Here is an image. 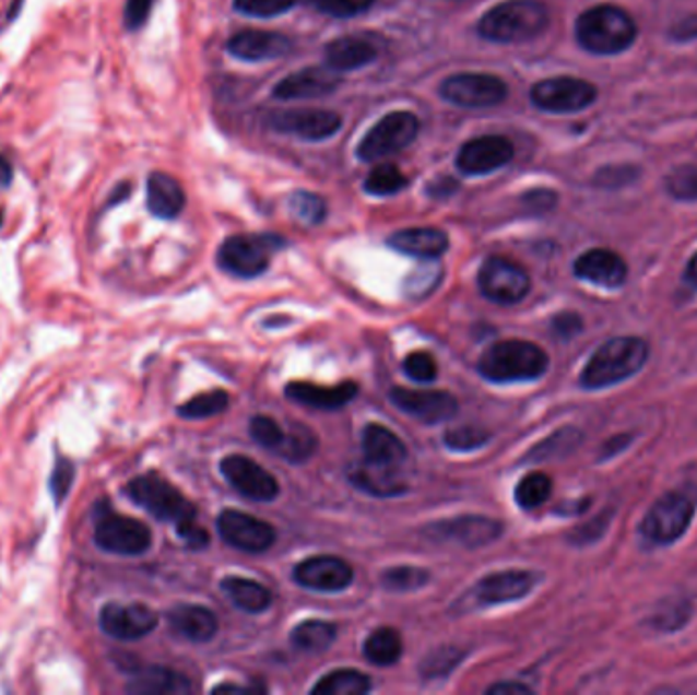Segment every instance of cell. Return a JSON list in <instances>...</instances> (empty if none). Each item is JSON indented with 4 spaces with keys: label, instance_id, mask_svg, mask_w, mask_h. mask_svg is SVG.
Here are the masks:
<instances>
[{
    "label": "cell",
    "instance_id": "obj_50",
    "mask_svg": "<svg viewBox=\"0 0 697 695\" xmlns=\"http://www.w3.org/2000/svg\"><path fill=\"white\" fill-rule=\"evenodd\" d=\"M296 0H235V9L247 16H259V19H270V16L284 15Z\"/></svg>",
    "mask_w": 697,
    "mask_h": 695
},
{
    "label": "cell",
    "instance_id": "obj_15",
    "mask_svg": "<svg viewBox=\"0 0 697 695\" xmlns=\"http://www.w3.org/2000/svg\"><path fill=\"white\" fill-rule=\"evenodd\" d=\"M515 157V145L501 136L475 137L461 145L457 167L465 176H485L508 166Z\"/></svg>",
    "mask_w": 697,
    "mask_h": 695
},
{
    "label": "cell",
    "instance_id": "obj_24",
    "mask_svg": "<svg viewBox=\"0 0 697 695\" xmlns=\"http://www.w3.org/2000/svg\"><path fill=\"white\" fill-rule=\"evenodd\" d=\"M574 272L577 278L591 282L595 286L614 290V287L624 286L628 278V266L616 251L590 249L577 258Z\"/></svg>",
    "mask_w": 697,
    "mask_h": 695
},
{
    "label": "cell",
    "instance_id": "obj_38",
    "mask_svg": "<svg viewBox=\"0 0 697 695\" xmlns=\"http://www.w3.org/2000/svg\"><path fill=\"white\" fill-rule=\"evenodd\" d=\"M406 176L394 164H379L365 178V192L371 197H394L406 188Z\"/></svg>",
    "mask_w": 697,
    "mask_h": 695
},
{
    "label": "cell",
    "instance_id": "obj_18",
    "mask_svg": "<svg viewBox=\"0 0 697 695\" xmlns=\"http://www.w3.org/2000/svg\"><path fill=\"white\" fill-rule=\"evenodd\" d=\"M157 614L145 604H107L101 610L98 624L105 635L115 640H139L152 635L157 626Z\"/></svg>",
    "mask_w": 697,
    "mask_h": 695
},
{
    "label": "cell",
    "instance_id": "obj_52",
    "mask_svg": "<svg viewBox=\"0 0 697 695\" xmlns=\"http://www.w3.org/2000/svg\"><path fill=\"white\" fill-rule=\"evenodd\" d=\"M74 475H76V469L72 466V461L60 457L54 473H51V480H49V492L56 499V504H61L68 496L72 482H74Z\"/></svg>",
    "mask_w": 697,
    "mask_h": 695
},
{
    "label": "cell",
    "instance_id": "obj_25",
    "mask_svg": "<svg viewBox=\"0 0 697 695\" xmlns=\"http://www.w3.org/2000/svg\"><path fill=\"white\" fill-rule=\"evenodd\" d=\"M357 384L355 381H343L333 388L327 386H315L308 381H292L286 388V396L290 400L319 410H336L347 407L349 402L357 396Z\"/></svg>",
    "mask_w": 697,
    "mask_h": 695
},
{
    "label": "cell",
    "instance_id": "obj_32",
    "mask_svg": "<svg viewBox=\"0 0 697 695\" xmlns=\"http://www.w3.org/2000/svg\"><path fill=\"white\" fill-rule=\"evenodd\" d=\"M378 58L376 47L359 37H339L324 49L327 66L334 72L359 70Z\"/></svg>",
    "mask_w": 697,
    "mask_h": 695
},
{
    "label": "cell",
    "instance_id": "obj_45",
    "mask_svg": "<svg viewBox=\"0 0 697 695\" xmlns=\"http://www.w3.org/2000/svg\"><path fill=\"white\" fill-rule=\"evenodd\" d=\"M463 659V650L453 649V647H445V649L435 650L426 657L421 665V673L426 680H435V678H445L449 675L459 661Z\"/></svg>",
    "mask_w": 697,
    "mask_h": 695
},
{
    "label": "cell",
    "instance_id": "obj_46",
    "mask_svg": "<svg viewBox=\"0 0 697 695\" xmlns=\"http://www.w3.org/2000/svg\"><path fill=\"white\" fill-rule=\"evenodd\" d=\"M668 192L675 200L696 202L697 166L675 167L668 176Z\"/></svg>",
    "mask_w": 697,
    "mask_h": 695
},
{
    "label": "cell",
    "instance_id": "obj_27",
    "mask_svg": "<svg viewBox=\"0 0 697 695\" xmlns=\"http://www.w3.org/2000/svg\"><path fill=\"white\" fill-rule=\"evenodd\" d=\"M167 620L172 631L190 643H209L218 631L216 616L204 605H176Z\"/></svg>",
    "mask_w": 697,
    "mask_h": 695
},
{
    "label": "cell",
    "instance_id": "obj_42",
    "mask_svg": "<svg viewBox=\"0 0 697 695\" xmlns=\"http://www.w3.org/2000/svg\"><path fill=\"white\" fill-rule=\"evenodd\" d=\"M288 207L292 216L308 227L320 225L327 216V202L319 195H312V192H304V190L294 192L290 197Z\"/></svg>",
    "mask_w": 697,
    "mask_h": 695
},
{
    "label": "cell",
    "instance_id": "obj_23",
    "mask_svg": "<svg viewBox=\"0 0 697 695\" xmlns=\"http://www.w3.org/2000/svg\"><path fill=\"white\" fill-rule=\"evenodd\" d=\"M227 49L237 60H275L288 54L292 42L286 35L273 31H239L228 39Z\"/></svg>",
    "mask_w": 697,
    "mask_h": 695
},
{
    "label": "cell",
    "instance_id": "obj_47",
    "mask_svg": "<svg viewBox=\"0 0 697 695\" xmlns=\"http://www.w3.org/2000/svg\"><path fill=\"white\" fill-rule=\"evenodd\" d=\"M492 435L484 431V428H477V426H457L447 431L445 435V445L453 451H473V449H480L489 443Z\"/></svg>",
    "mask_w": 697,
    "mask_h": 695
},
{
    "label": "cell",
    "instance_id": "obj_5",
    "mask_svg": "<svg viewBox=\"0 0 697 695\" xmlns=\"http://www.w3.org/2000/svg\"><path fill=\"white\" fill-rule=\"evenodd\" d=\"M127 496L157 520L174 522L176 527L197 520L194 504L160 473H145L131 480L127 485Z\"/></svg>",
    "mask_w": 697,
    "mask_h": 695
},
{
    "label": "cell",
    "instance_id": "obj_57",
    "mask_svg": "<svg viewBox=\"0 0 697 695\" xmlns=\"http://www.w3.org/2000/svg\"><path fill=\"white\" fill-rule=\"evenodd\" d=\"M553 327H555V333L563 337V339H571L574 334L581 331L583 325H581V318L571 313V315H559V317L555 318Z\"/></svg>",
    "mask_w": 697,
    "mask_h": 695
},
{
    "label": "cell",
    "instance_id": "obj_11",
    "mask_svg": "<svg viewBox=\"0 0 697 695\" xmlns=\"http://www.w3.org/2000/svg\"><path fill=\"white\" fill-rule=\"evenodd\" d=\"M598 98V89L579 78L557 76L546 78L532 86V105L545 113L565 115L577 113L593 105Z\"/></svg>",
    "mask_w": 697,
    "mask_h": 695
},
{
    "label": "cell",
    "instance_id": "obj_2",
    "mask_svg": "<svg viewBox=\"0 0 697 695\" xmlns=\"http://www.w3.org/2000/svg\"><path fill=\"white\" fill-rule=\"evenodd\" d=\"M649 360V343L638 337L610 339L598 349L581 372V386L590 390L610 388L633 378Z\"/></svg>",
    "mask_w": 697,
    "mask_h": 695
},
{
    "label": "cell",
    "instance_id": "obj_41",
    "mask_svg": "<svg viewBox=\"0 0 697 695\" xmlns=\"http://www.w3.org/2000/svg\"><path fill=\"white\" fill-rule=\"evenodd\" d=\"M228 407V393L225 390H211V392L198 393L192 400H188L178 409L182 419L198 421V419H211Z\"/></svg>",
    "mask_w": 697,
    "mask_h": 695
},
{
    "label": "cell",
    "instance_id": "obj_48",
    "mask_svg": "<svg viewBox=\"0 0 697 695\" xmlns=\"http://www.w3.org/2000/svg\"><path fill=\"white\" fill-rule=\"evenodd\" d=\"M249 433L256 443H259L261 447L265 449H272L273 453H277L284 435H286V428H282L280 424L273 421L272 416H253L251 423H249Z\"/></svg>",
    "mask_w": 697,
    "mask_h": 695
},
{
    "label": "cell",
    "instance_id": "obj_10",
    "mask_svg": "<svg viewBox=\"0 0 697 695\" xmlns=\"http://www.w3.org/2000/svg\"><path fill=\"white\" fill-rule=\"evenodd\" d=\"M477 284L487 301L512 306L522 303L531 292V275L512 259L487 258L477 273Z\"/></svg>",
    "mask_w": 697,
    "mask_h": 695
},
{
    "label": "cell",
    "instance_id": "obj_4",
    "mask_svg": "<svg viewBox=\"0 0 697 695\" xmlns=\"http://www.w3.org/2000/svg\"><path fill=\"white\" fill-rule=\"evenodd\" d=\"M477 369L485 379L496 384L531 381L545 376L548 369V355L545 349L531 341H498L487 348L477 363Z\"/></svg>",
    "mask_w": 697,
    "mask_h": 695
},
{
    "label": "cell",
    "instance_id": "obj_55",
    "mask_svg": "<svg viewBox=\"0 0 697 695\" xmlns=\"http://www.w3.org/2000/svg\"><path fill=\"white\" fill-rule=\"evenodd\" d=\"M176 530H178V537L182 539L184 543L188 544L190 549H194V551H200V549H204L206 544L211 543L209 532L202 529L197 520L184 522L180 527H176Z\"/></svg>",
    "mask_w": 697,
    "mask_h": 695
},
{
    "label": "cell",
    "instance_id": "obj_56",
    "mask_svg": "<svg viewBox=\"0 0 697 695\" xmlns=\"http://www.w3.org/2000/svg\"><path fill=\"white\" fill-rule=\"evenodd\" d=\"M610 518H612V516L600 515V518H595L590 525L577 529L576 532H574V543L586 544L595 541V539H600V537L604 534V530H606Z\"/></svg>",
    "mask_w": 697,
    "mask_h": 695
},
{
    "label": "cell",
    "instance_id": "obj_60",
    "mask_svg": "<svg viewBox=\"0 0 697 695\" xmlns=\"http://www.w3.org/2000/svg\"><path fill=\"white\" fill-rule=\"evenodd\" d=\"M13 181V164L0 153V188H9Z\"/></svg>",
    "mask_w": 697,
    "mask_h": 695
},
{
    "label": "cell",
    "instance_id": "obj_36",
    "mask_svg": "<svg viewBox=\"0 0 697 695\" xmlns=\"http://www.w3.org/2000/svg\"><path fill=\"white\" fill-rule=\"evenodd\" d=\"M292 645L306 652H322L329 649L336 638V626L324 620H306L292 631Z\"/></svg>",
    "mask_w": 697,
    "mask_h": 695
},
{
    "label": "cell",
    "instance_id": "obj_7",
    "mask_svg": "<svg viewBox=\"0 0 697 695\" xmlns=\"http://www.w3.org/2000/svg\"><path fill=\"white\" fill-rule=\"evenodd\" d=\"M421 121L414 113L395 110L379 119L357 145V157L362 162H378L406 150L418 137Z\"/></svg>",
    "mask_w": 697,
    "mask_h": 695
},
{
    "label": "cell",
    "instance_id": "obj_54",
    "mask_svg": "<svg viewBox=\"0 0 697 695\" xmlns=\"http://www.w3.org/2000/svg\"><path fill=\"white\" fill-rule=\"evenodd\" d=\"M153 4H155V0H127L125 11H122L125 30H141L147 23L150 15H152Z\"/></svg>",
    "mask_w": 697,
    "mask_h": 695
},
{
    "label": "cell",
    "instance_id": "obj_6",
    "mask_svg": "<svg viewBox=\"0 0 697 695\" xmlns=\"http://www.w3.org/2000/svg\"><path fill=\"white\" fill-rule=\"evenodd\" d=\"M153 537L152 530L131 516H122L108 506H101L94 520V544L113 555L135 557L150 551Z\"/></svg>",
    "mask_w": 697,
    "mask_h": 695
},
{
    "label": "cell",
    "instance_id": "obj_61",
    "mask_svg": "<svg viewBox=\"0 0 697 695\" xmlns=\"http://www.w3.org/2000/svg\"><path fill=\"white\" fill-rule=\"evenodd\" d=\"M685 280L697 287V254L694 258L689 259L687 263V270H685Z\"/></svg>",
    "mask_w": 697,
    "mask_h": 695
},
{
    "label": "cell",
    "instance_id": "obj_51",
    "mask_svg": "<svg viewBox=\"0 0 697 695\" xmlns=\"http://www.w3.org/2000/svg\"><path fill=\"white\" fill-rule=\"evenodd\" d=\"M308 2L324 15L349 19V16L365 13L376 0H308Z\"/></svg>",
    "mask_w": 697,
    "mask_h": 695
},
{
    "label": "cell",
    "instance_id": "obj_1",
    "mask_svg": "<svg viewBox=\"0 0 697 695\" xmlns=\"http://www.w3.org/2000/svg\"><path fill=\"white\" fill-rule=\"evenodd\" d=\"M637 23L621 7L598 4L576 23L577 44L593 56H616L637 42Z\"/></svg>",
    "mask_w": 697,
    "mask_h": 695
},
{
    "label": "cell",
    "instance_id": "obj_30",
    "mask_svg": "<svg viewBox=\"0 0 697 695\" xmlns=\"http://www.w3.org/2000/svg\"><path fill=\"white\" fill-rule=\"evenodd\" d=\"M186 207V195L180 181L166 172H153L147 178V209L157 219H176Z\"/></svg>",
    "mask_w": 697,
    "mask_h": 695
},
{
    "label": "cell",
    "instance_id": "obj_40",
    "mask_svg": "<svg viewBox=\"0 0 697 695\" xmlns=\"http://www.w3.org/2000/svg\"><path fill=\"white\" fill-rule=\"evenodd\" d=\"M553 494V482L543 471H532L516 485V502L524 510H534L543 506Z\"/></svg>",
    "mask_w": 697,
    "mask_h": 695
},
{
    "label": "cell",
    "instance_id": "obj_59",
    "mask_svg": "<svg viewBox=\"0 0 697 695\" xmlns=\"http://www.w3.org/2000/svg\"><path fill=\"white\" fill-rule=\"evenodd\" d=\"M555 198L557 197L553 192H548V190H536V192L527 195L524 202L529 207H539V211H546V209H551L555 204Z\"/></svg>",
    "mask_w": 697,
    "mask_h": 695
},
{
    "label": "cell",
    "instance_id": "obj_49",
    "mask_svg": "<svg viewBox=\"0 0 697 695\" xmlns=\"http://www.w3.org/2000/svg\"><path fill=\"white\" fill-rule=\"evenodd\" d=\"M404 374L410 379L418 381V384H430L437 379V360L426 353V351H416V353H410L409 357L404 360Z\"/></svg>",
    "mask_w": 697,
    "mask_h": 695
},
{
    "label": "cell",
    "instance_id": "obj_14",
    "mask_svg": "<svg viewBox=\"0 0 697 695\" xmlns=\"http://www.w3.org/2000/svg\"><path fill=\"white\" fill-rule=\"evenodd\" d=\"M501 522L489 516H459L426 527V537L439 543H453L465 549H480L500 539Z\"/></svg>",
    "mask_w": 697,
    "mask_h": 695
},
{
    "label": "cell",
    "instance_id": "obj_62",
    "mask_svg": "<svg viewBox=\"0 0 697 695\" xmlns=\"http://www.w3.org/2000/svg\"><path fill=\"white\" fill-rule=\"evenodd\" d=\"M0 227H2V211H0Z\"/></svg>",
    "mask_w": 697,
    "mask_h": 695
},
{
    "label": "cell",
    "instance_id": "obj_33",
    "mask_svg": "<svg viewBox=\"0 0 697 695\" xmlns=\"http://www.w3.org/2000/svg\"><path fill=\"white\" fill-rule=\"evenodd\" d=\"M223 591L233 604L249 614H259L272 605V591L253 579L227 577L223 581Z\"/></svg>",
    "mask_w": 697,
    "mask_h": 695
},
{
    "label": "cell",
    "instance_id": "obj_9",
    "mask_svg": "<svg viewBox=\"0 0 697 695\" xmlns=\"http://www.w3.org/2000/svg\"><path fill=\"white\" fill-rule=\"evenodd\" d=\"M696 515L694 499L683 492H669L657 499L645 516L640 530L654 544H671L680 541L689 529Z\"/></svg>",
    "mask_w": 697,
    "mask_h": 695
},
{
    "label": "cell",
    "instance_id": "obj_29",
    "mask_svg": "<svg viewBox=\"0 0 697 695\" xmlns=\"http://www.w3.org/2000/svg\"><path fill=\"white\" fill-rule=\"evenodd\" d=\"M349 480L359 490H364L371 496H378V498H392V496L404 494L409 490L404 480H400L398 468L376 466V463H369L365 459L362 463L351 468Z\"/></svg>",
    "mask_w": 697,
    "mask_h": 695
},
{
    "label": "cell",
    "instance_id": "obj_44",
    "mask_svg": "<svg viewBox=\"0 0 697 695\" xmlns=\"http://www.w3.org/2000/svg\"><path fill=\"white\" fill-rule=\"evenodd\" d=\"M428 577L423 567H392L381 574V586L390 591L418 590L428 584Z\"/></svg>",
    "mask_w": 697,
    "mask_h": 695
},
{
    "label": "cell",
    "instance_id": "obj_3",
    "mask_svg": "<svg viewBox=\"0 0 697 695\" xmlns=\"http://www.w3.org/2000/svg\"><path fill=\"white\" fill-rule=\"evenodd\" d=\"M548 27V11L539 0H506L477 23L480 35L494 44H524Z\"/></svg>",
    "mask_w": 697,
    "mask_h": 695
},
{
    "label": "cell",
    "instance_id": "obj_13",
    "mask_svg": "<svg viewBox=\"0 0 697 695\" xmlns=\"http://www.w3.org/2000/svg\"><path fill=\"white\" fill-rule=\"evenodd\" d=\"M268 127L284 136L300 137L304 141H324L341 129V117L324 108H292L273 110Z\"/></svg>",
    "mask_w": 697,
    "mask_h": 695
},
{
    "label": "cell",
    "instance_id": "obj_39",
    "mask_svg": "<svg viewBox=\"0 0 697 695\" xmlns=\"http://www.w3.org/2000/svg\"><path fill=\"white\" fill-rule=\"evenodd\" d=\"M319 440L315 437V433L310 428H306L304 424H292L284 440L277 449V455H282L284 459H288L292 463H303L306 459H310L317 451Z\"/></svg>",
    "mask_w": 697,
    "mask_h": 695
},
{
    "label": "cell",
    "instance_id": "obj_35",
    "mask_svg": "<svg viewBox=\"0 0 697 695\" xmlns=\"http://www.w3.org/2000/svg\"><path fill=\"white\" fill-rule=\"evenodd\" d=\"M371 690L369 678L357 669H336L312 687L315 695H364Z\"/></svg>",
    "mask_w": 697,
    "mask_h": 695
},
{
    "label": "cell",
    "instance_id": "obj_37",
    "mask_svg": "<svg viewBox=\"0 0 697 695\" xmlns=\"http://www.w3.org/2000/svg\"><path fill=\"white\" fill-rule=\"evenodd\" d=\"M692 614H694L692 600L683 596H673L654 608L651 616L652 628L661 633H677L689 622Z\"/></svg>",
    "mask_w": 697,
    "mask_h": 695
},
{
    "label": "cell",
    "instance_id": "obj_53",
    "mask_svg": "<svg viewBox=\"0 0 697 695\" xmlns=\"http://www.w3.org/2000/svg\"><path fill=\"white\" fill-rule=\"evenodd\" d=\"M440 280V268L435 266H423L406 280V294L410 298H423L433 287L437 286Z\"/></svg>",
    "mask_w": 697,
    "mask_h": 695
},
{
    "label": "cell",
    "instance_id": "obj_31",
    "mask_svg": "<svg viewBox=\"0 0 697 695\" xmlns=\"http://www.w3.org/2000/svg\"><path fill=\"white\" fill-rule=\"evenodd\" d=\"M127 692L137 695H184L192 692V685L188 678L174 669L147 667L129 681Z\"/></svg>",
    "mask_w": 697,
    "mask_h": 695
},
{
    "label": "cell",
    "instance_id": "obj_8",
    "mask_svg": "<svg viewBox=\"0 0 697 695\" xmlns=\"http://www.w3.org/2000/svg\"><path fill=\"white\" fill-rule=\"evenodd\" d=\"M280 247L282 239L272 235H235L221 245L216 261L237 278H258L270 268L272 254Z\"/></svg>",
    "mask_w": 697,
    "mask_h": 695
},
{
    "label": "cell",
    "instance_id": "obj_16",
    "mask_svg": "<svg viewBox=\"0 0 697 695\" xmlns=\"http://www.w3.org/2000/svg\"><path fill=\"white\" fill-rule=\"evenodd\" d=\"M216 527L225 543L245 553H265L275 543V529L270 522L239 510H225Z\"/></svg>",
    "mask_w": 697,
    "mask_h": 695
},
{
    "label": "cell",
    "instance_id": "obj_19",
    "mask_svg": "<svg viewBox=\"0 0 697 695\" xmlns=\"http://www.w3.org/2000/svg\"><path fill=\"white\" fill-rule=\"evenodd\" d=\"M541 575L522 569H508L498 574L485 575L475 584L470 596L475 605H500L522 600L539 584Z\"/></svg>",
    "mask_w": 697,
    "mask_h": 695
},
{
    "label": "cell",
    "instance_id": "obj_28",
    "mask_svg": "<svg viewBox=\"0 0 697 695\" xmlns=\"http://www.w3.org/2000/svg\"><path fill=\"white\" fill-rule=\"evenodd\" d=\"M364 459L376 466L398 468L406 459V445L390 428L381 424L369 423L364 428Z\"/></svg>",
    "mask_w": 697,
    "mask_h": 695
},
{
    "label": "cell",
    "instance_id": "obj_20",
    "mask_svg": "<svg viewBox=\"0 0 697 695\" xmlns=\"http://www.w3.org/2000/svg\"><path fill=\"white\" fill-rule=\"evenodd\" d=\"M395 409L426 424H439L453 419L459 410L456 396L440 390H409L394 388L390 392Z\"/></svg>",
    "mask_w": 697,
    "mask_h": 695
},
{
    "label": "cell",
    "instance_id": "obj_12",
    "mask_svg": "<svg viewBox=\"0 0 697 695\" xmlns=\"http://www.w3.org/2000/svg\"><path fill=\"white\" fill-rule=\"evenodd\" d=\"M442 101L463 108H489L508 96L504 80L492 74H456L440 84Z\"/></svg>",
    "mask_w": 697,
    "mask_h": 695
},
{
    "label": "cell",
    "instance_id": "obj_22",
    "mask_svg": "<svg viewBox=\"0 0 697 695\" xmlns=\"http://www.w3.org/2000/svg\"><path fill=\"white\" fill-rule=\"evenodd\" d=\"M341 84L339 74L320 66H308L300 72L280 80L273 89V96L280 101H304V98H322L336 91Z\"/></svg>",
    "mask_w": 697,
    "mask_h": 695
},
{
    "label": "cell",
    "instance_id": "obj_21",
    "mask_svg": "<svg viewBox=\"0 0 697 695\" xmlns=\"http://www.w3.org/2000/svg\"><path fill=\"white\" fill-rule=\"evenodd\" d=\"M294 579L308 590L343 591L353 581V567L345 559L320 555L298 563L294 569Z\"/></svg>",
    "mask_w": 697,
    "mask_h": 695
},
{
    "label": "cell",
    "instance_id": "obj_17",
    "mask_svg": "<svg viewBox=\"0 0 697 695\" xmlns=\"http://www.w3.org/2000/svg\"><path fill=\"white\" fill-rule=\"evenodd\" d=\"M221 471L228 484L241 496L256 502H272L280 494L277 480L245 455H228L221 461Z\"/></svg>",
    "mask_w": 697,
    "mask_h": 695
},
{
    "label": "cell",
    "instance_id": "obj_58",
    "mask_svg": "<svg viewBox=\"0 0 697 695\" xmlns=\"http://www.w3.org/2000/svg\"><path fill=\"white\" fill-rule=\"evenodd\" d=\"M489 695H529L532 694L531 687L524 685V683H512V681H504V683H496L487 690Z\"/></svg>",
    "mask_w": 697,
    "mask_h": 695
},
{
    "label": "cell",
    "instance_id": "obj_26",
    "mask_svg": "<svg viewBox=\"0 0 697 695\" xmlns=\"http://www.w3.org/2000/svg\"><path fill=\"white\" fill-rule=\"evenodd\" d=\"M388 245L410 258L437 259L449 249V237L440 228H404L394 233Z\"/></svg>",
    "mask_w": 697,
    "mask_h": 695
},
{
    "label": "cell",
    "instance_id": "obj_34",
    "mask_svg": "<svg viewBox=\"0 0 697 695\" xmlns=\"http://www.w3.org/2000/svg\"><path fill=\"white\" fill-rule=\"evenodd\" d=\"M364 655L371 665H394L402 657V636L390 626L378 628L367 636Z\"/></svg>",
    "mask_w": 697,
    "mask_h": 695
},
{
    "label": "cell",
    "instance_id": "obj_43",
    "mask_svg": "<svg viewBox=\"0 0 697 695\" xmlns=\"http://www.w3.org/2000/svg\"><path fill=\"white\" fill-rule=\"evenodd\" d=\"M579 443H581V433L577 428H562L553 437L543 440L539 447H534L532 453L529 455V459L531 461L555 459V457L571 453Z\"/></svg>",
    "mask_w": 697,
    "mask_h": 695
}]
</instances>
